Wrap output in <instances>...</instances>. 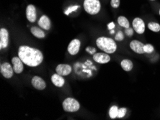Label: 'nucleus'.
I'll return each mask as SVG.
<instances>
[{
    "mask_svg": "<svg viewBox=\"0 0 160 120\" xmlns=\"http://www.w3.org/2000/svg\"><path fill=\"white\" fill-rule=\"evenodd\" d=\"M93 60L100 64H105L111 60L110 55L106 53H98L93 55Z\"/></svg>",
    "mask_w": 160,
    "mask_h": 120,
    "instance_id": "obj_11",
    "label": "nucleus"
},
{
    "mask_svg": "<svg viewBox=\"0 0 160 120\" xmlns=\"http://www.w3.org/2000/svg\"><path fill=\"white\" fill-rule=\"evenodd\" d=\"M144 44L139 40H134L129 43V47L134 53L138 54H144Z\"/></svg>",
    "mask_w": 160,
    "mask_h": 120,
    "instance_id": "obj_9",
    "label": "nucleus"
},
{
    "mask_svg": "<svg viewBox=\"0 0 160 120\" xmlns=\"http://www.w3.org/2000/svg\"><path fill=\"white\" fill-rule=\"evenodd\" d=\"M159 15H160V9H159Z\"/></svg>",
    "mask_w": 160,
    "mask_h": 120,
    "instance_id": "obj_31",
    "label": "nucleus"
},
{
    "mask_svg": "<svg viewBox=\"0 0 160 120\" xmlns=\"http://www.w3.org/2000/svg\"><path fill=\"white\" fill-rule=\"evenodd\" d=\"M18 56L25 65L30 67H36L43 61V55L38 49L21 45L19 48Z\"/></svg>",
    "mask_w": 160,
    "mask_h": 120,
    "instance_id": "obj_1",
    "label": "nucleus"
},
{
    "mask_svg": "<svg viewBox=\"0 0 160 120\" xmlns=\"http://www.w3.org/2000/svg\"><path fill=\"white\" fill-rule=\"evenodd\" d=\"M111 5L113 8H118L120 6V0H111Z\"/></svg>",
    "mask_w": 160,
    "mask_h": 120,
    "instance_id": "obj_26",
    "label": "nucleus"
},
{
    "mask_svg": "<svg viewBox=\"0 0 160 120\" xmlns=\"http://www.w3.org/2000/svg\"><path fill=\"white\" fill-rule=\"evenodd\" d=\"M133 28L134 31L138 34H143L145 32V24L142 19L139 18H135L132 23Z\"/></svg>",
    "mask_w": 160,
    "mask_h": 120,
    "instance_id": "obj_6",
    "label": "nucleus"
},
{
    "mask_svg": "<svg viewBox=\"0 0 160 120\" xmlns=\"http://www.w3.org/2000/svg\"><path fill=\"white\" fill-rule=\"evenodd\" d=\"M121 66H122V69L125 71H131L133 69L134 65H133L132 61L128 59H123L122 63H121Z\"/></svg>",
    "mask_w": 160,
    "mask_h": 120,
    "instance_id": "obj_17",
    "label": "nucleus"
},
{
    "mask_svg": "<svg viewBox=\"0 0 160 120\" xmlns=\"http://www.w3.org/2000/svg\"><path fill=\"white\" fill-rule=\"evenodd\" d=\"M114 28H115V24H114V23H113V22H111V23H110L108 24V29L109 30H113Z\"/></svg>",
    "mask_w": 160,
    "mask_h": 120,
    "instance_id": "obj_29",
    "label": "nucleus"
},
{
    "mask_svg": "<svg viewBox=\"0 0 160 120\" xmlns=\"http://www.w3.org/2000/svg\"><path fill=\"white\" fill-rule=\"evenodd\" d=\"M80 104L73 98H67L62 102V107L67 112H76L80 109Z\"/></svg>",
    "mask_w": 160,
    "mask_h": 120,
    "instance_id": "obj_4",
    "label": "nucleus"
},
{
    "mask_svg": "<svg viewBox=\"0 0 160 120\" xmlns=\"http://www.w3.org/2000/svg\"><path fill=\"white\" fill-rule=\"evenodd\" d=\"M134 28H126L125 30V34L127 35L128 37H132L133 35H134Z\"/></svg>",
    "mask_w": 160,
    "mask_h": 120,
    "instance_id": "obj_27",
    "label": "nucleus"
},
{
    "mask_svg": "<svg viewBox=\"0 0 160 120\" xmlns=\"http://www.w3.org/2000/svg\"><path fill=\"white\" fill-rule=\"evenodd\" d=\"M115 33L114 30H111V33H111V34H113V33Z\"/></svg>",
    "mask_w": 160,
    "mask_h": 120,
    "instance_id": "obj_30",
    "label": "nucleus"
},
{
    "mask_svg": "<svg viewBox=\"0 0 160 120\" xmlns=\"http://www.w3.org/2000/svg\"><path fill=\"white\" fill-rule=\"evenodd\" d=\"M152 1H154V0H152Z\"/></svg>",
    "mask_w": 160,
    "mask_h": 120,
    "instance_id": "obj_32",
    "label": "nucleus"
},
{
    "mask_svg": "<svg viewBox=\"0 0 160 120\" xmlns=\"http://www.w3.org/2000/svg\"><path fill=\"white\" fill-rule=\"evenodd\" d=\"M32 86L37 90H44L46 88V83L42 78L40 76H34L31 81Z\"/></svg>",
    "mask_w": 160,
    "mask_h": 120,
    "instance_id": "obj_12",
    "label": "nucleus"
},
{
    "mask_svg": "<svg viewBox=\"0 0 160 120\" xmlns=\"http://www.w3.org/2000/svg\"><path fill=\"white\" fill-rule=\"evenodd\" d=\"M117 21H118V24H119L120 26H122V28H130L129 22H128L127 18H125V17H123V16L118 17Z\"/></svg>",
    "mask_w": 160,
    "mask_h": 120,
    "instance_id": "obj_19",
    "label": "nucleus"
},
{
    "mask_svg": "<svg viewBox=\"0 0 160 120\" xmlns=\"http://www.w3.org/2000/svg\"><path fill=\"white\" fill-rule=\"evenodd\" d=\"M154 50V46L151 45V44H144V53H148V54H149V53H152L153 51Z\"/></svg>",
    "mask_w": 160,
    "mask_h": 120,
    "instance_id": "obj_22",
    "label": "nucleus"
},
{
    "mask_svg": "<svg viewBox=\"0 0 160 120\" xmlns=\"http://www.w3.org/2000/svg\"><path fill=\"white\" fill-rule=\"evenodd\" d=\"M80 48H81V41L78 39H74L68 45V51L71 55H75L79 52Z\"/></svg>",
    "mask_w": 160,
    "mask_h": 120,
    "instance_id": "obj_7",
    "label": "nucleus"
},
{
    "mask_svg": "<svg viewBox=\"0 0 160 120\" xmlns=\"http://www.w3.org/2000/svg\"><path fill=\"white\" fill-rule=\"evenodd\" d=\"M83 7L88 14L91 15L98 14L101 9V3L99 0H84Z\"/></svg>",
    "mask_w": 160,
    "mask_h": 120,
    "instance_id": "obj_3",
    "label": "nucleus"
},
{
    "mask_svg": "<svg viewBox=\"0 0 160 120\" xmlns=\"http://www.w3.org/2000/svg\"><path fill=\"white\" fill-rule=\"evenodd\" d=\"M127 109L125 107H122V108L118 109V117L117 118H123V117H125L126 114H127Z\"/></svg>",
    "mask_w": 160,
    "mask_h": 120,
    "instance_id": "obj_24",
    "label": "nucleus"
},
{
    "mask_svg": "<svg viewBox=\"0 0 160 120\" xmlns=\"http://www.w3.org/2000/svg\"><path fill=\"white\" fill-rule=\"evenodd\" d=\"M26 17L28 21L30 23H35L37 19V12L35 7L32 4H30L27 7L26 9Z\"/></svg>",
    "mask_w": 160,
    "mask_h": 120,
    "instance_id": "obj_10",
    "label": "nucleus"
},
{
    "mask_svg": "<svg viewBox=\"0 0 160 120\" xmlns=\"http://www.w3.org/2000/svg\"><path fill=\"white\" fill-rule=\"evenodd\" d=\"M0 72L5 78H10L13 76V67L9 63L5 62L0 65Z\"/></svg>",
    "mask_w": 160,
    "mask_h": 120,
    "instance_id": "obj_5",
    "label": "nucleus"
},
{
    "mask_svg": "<svg viewBox=\"0 0 160 120\" xmlns=\"http://www.w3.org/2000/svg\"><path fill=\"white\" fill-rule=\"evenodd\" d=\"M55 71L59 75L65 76L71 74L72 68L71 65L68 64H59L55 68Z\"/></svg>",
    "mask_w": 160,
    "mask_h": 120,
    "instance_id": "obj_14",
    "label": "nucleus"
},
{
    "mask_svg": "<svg viewBox=\"0 0 160 120\" xmlns=\"http://www.w3.org/2000/svg\"><path fill=\"white\" fill-rule=\"evenodd\" d=\"M30 31H31V33L38 38H40V39L44 38L45 36L44 31L41 30L40 28H38V27H32V28H31Z\"/></svg>",
    "mask_w": 160,
    "mask_h": 120,
    "instance_id": "obj_18",
    "label": "nucleus"
},
{
    "mask_svg": "<svg viewBox=\"0 0 160 120\" xmlns=\"http://www.w3.org/2000/svg\"><path fill=\"white\" fill-rule=\"evenodd\" d=\"M38 25L40 26L41 28L45 29L46 30H49L50 29V25H51L49 18L46 15H42L40 18V19H39Z\"/></svg>",
    "mask_w": 160,
    "mask_h": 120,
    "instance_id": "obj_15",
    "label": "nucleus"
},
{
    "mask_svg": "<svg viewBox=\"0 0 160 120\" xmlns=\"http://www.w3.org/2000/svg\"><path fill=\"white\" fill-rule=\"evenodd\" d=\"M12 63L13 65V69L14 73L19 74V73H22L24 70V65L23 62L19 58V57H14L12 59Z\"/></svg>",
    "mask_w": 160,
    "mask_h": 120,
    "instance_id": "obj_13",
    "label": "nucleus"
},
{
    "mask_svg": "<svg viewBox=\"0 0 160 120\" xmlns=\"http://www.w3.org/2000/svg\"><path fill=\"white\" fill-rule=\"evenodd\" d=\"M9 44V33L5 28L0 30V49L6 48Z\"/></svg>",
    "mask_w": 160,
    "mask_h": 120,
    "instance_id": "obj_8",
    "label": "nucleus"
},
{
    "mask_svg": "<svg viewBox=\"0 0 160 120\" xmlns=\"http://www.w3.org/2000/svg\"><path fill=\"white\" fill-rule=\"evenodd\" d=\"M96 45L103 52L108 54L115 53L117 49V45L113 39L106 37H100L96 40Z\"/></svg>",
    "mask_w": 160,
    "mask_h": 120,
    "instance_id": "obj_2",
    "label": "nucleus"
},
{
    "mask_svg": "<svg viewBox=\"0 0 160 120\" xmlns=\"http://www.w3.org/2000/svg\"><path fill=\"white\" fill-rule=\"evenodd\" d=\"M86 51H87V52H88L89 53H91V54H92V55H94V54H95L96 50L94 48L88 47L86 48Z\"/></svg>",
    "mask_w": 160,
    "mask_h": 120,
    "instance_id": "obj_28",
    "label": "nucleus"
},
{
    "mask_svg": "<svg viewBox=\"0 0 160 120\" xmlns=\"http://www.w3.org/2000/svg\"><path fill=\"white\" fill-rule=\"evenodd\" d=\"M52 84L57 87H62L65 84V79L62 78V76H60L58 73H55L51 77Z\"/></svg>",
    "mask_w": 160,
    "mask_h": 120,
    "instance_id": "obj_16",
    "label": "nucleus"
},
{
    "mask_svg": "<svg viewBox=\"0 0 160 120\" xmlns=\"http://www.w3.org/2000/svg\"><path fill=\"white\" fill-rule=\"evenodd\" d=\"M124 39L123 33L122 31H118L115 36V40L116 41H122Z\"/></svg>",
    "mask_w": 160,
    "mask_h": 120,
    "instance_id": "obj_25",
    "label": "nucleus"
},
{
    "mask_svg": "<svg viewBox=\"0 0 160 120\" xmlns=\"http://www.w3.org/2000/svg\"><path fill=\"white\" fill-rule=\"evenodd\" d=\"M148 28L154 33H158L160 31V24L157 23H154V22H150L148 24Z\"/></svg>",
    "mask_w": 160,
    "mask_h": 120,
    "instance_id": "obj_21",
    "label": "nucleus"
},
{
    "mask_svg": "<svg viewBox=\"0 0 160 120\" xmlns=\"http://www.w3.org/2000/svg\"><path fill=\"white\" fill-rule=\"evenodd\" d=\"M78 8H80V6L79 5H75V6L69 7L65 11V14H66V15H69V14H71V12H76Z\"/></svg>",
    "mask_w": 160,
    "mask_h": 120,
    "instance_id": "obj_23",
    "label": "nucleus"
},
{
    "mask_svg": "<svg viewBox=\"0 0 160 120\" xmlns=\"http://www.w3.org/2000/svg\"><path fill=\"white\" fill-rule=\"evenodd\" d=\"M118 108L116 106H112L109 109V117L111 119H114L117 118L118 117Z\"/></svg>",
    "mask_w": 160,
    "mask_h": 120,
    "instance_id": "obj_20",
    "label": "nucleus"
}]
</instances>
